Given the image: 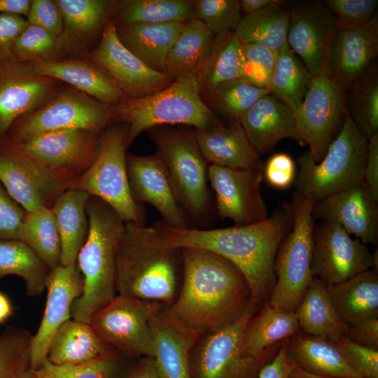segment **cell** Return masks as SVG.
<instances>
[{"label":"cell","mask_w":378,"mask_h":378,"mask_svg":"<svg viewBox=\"0 0 378 378\" xmlns=\"http://www.w3.org/2000/svg\"><path fill=\"white\" fill-rule=\"evenodd\" d=\"M294 312L300 330L304 334L326 337L333 342L344 337L346 324L333 308L327 286L316 277H313Z\"/></svg>","instance_id":"obj_37"},{"label":"cell","mask_w":378,"mask_h":378,"mask_svg":"<svg viewBox=\"0 0 378 378\" xmlns=\"http://www.w3.org/2000/svg\"><path fill=\"white\" fill-rule=\"evenodd\" d=\"M62 17L63 30L58 37L62 55L75 50L106 23L112 1L54 0Z\"/></svg>","instance_id":"obj_34"},{"label":"cell","mask_w":378,"mask_h":378,"mask_svg":"<svg viewBox=\"0 0 378 378\" xmlns=\"http://www.w3.org/2000/svg\"><path fill=\"white\" fill-rule=\"evenodd\" d=\"M135 360L114 348L76 365H57L46 360L35 370V378H124Z\"/></svg>","instance_id":"obj_45"},{"label":"cell","mask_w":378,"mask_h":378,"mask_svg":"<svg viewBox=\"0 0 378 378\" xmlns=\"http://www.w3.org/2000/svg\"><path fill=\"white\" fill-rule=\"evenodd\" d=\"M49 272L43 261L23 241L0 240V279L16 275L23 279L27 295L36 297L46 289Z\"/></svg>","instance_id":"obj_42"},{"label":"cell","mask_w":378,"mask_h":378,"mask_svg":"<svg viewBox=\"0 0 378 378\" xmlns=\"http://www.w3.org/2000/svg\"><path fill=\"white\" fill-rule=\"evenodd\" d=\"M13 314V307L9 298L0 291V325L5 323Z\"/></svg>","instance_id":"obj_63"},{"label":"cell","mask_w":378,"mask_h":378,"mask_svg":"<svg viewBox=\"0 0 378 378\" xmlns=\"http://www.w3.org/2000/svg\"><path fill=\"white\" fill-rule=\"evenodd\" d=\"M30 64L37 73L66 83L102 103L113 106L127 99L115 83L89 60L68 58Z\"/></svg>","instance_id":"obj_27"},{"label":"cell","mask_w":378,"mask_h":378,"mask_svg":"<svg viewBox=\"0 0 378 378\" xmlns=\"http://www.w3.org/2000/svg\"><path fill=\"white\" fill-rule=\"evenodd\" d=\"M32 0H0V14L27 15Z\"/></svg>","instance_id":"obj_61"},{"label":"cell","mask_w":378,"mask_h":378,"mask_svg":"<svg viewBox=\"0 0 378 378\" xmlns=\"http://www.w3.org/2000/svg\"><path fill=\"white\" fill-rule=\"evenodd\" d=\"M370 269L377 270V251L351 235L336 221L321 220L312 234L311 270L326 286Z\"/></svg>","instance_id":"obj_14"},{"label":"cell","mask_w":378,"mask_h":378,"mask_svg":"<svg viewBox=\"0 0 378 378\" xmlns=\"http://www.w3.org/2000/svg\"><path fill=\"white\" fill-rule=\"evenodd\" d=\"M378 200V133L368 141V152L363 182Z\"/></svg>","instance_id":"obj_59"},{"label":"cell","mask_w":378,"mask_h":378,"mask_svg":"<svg viewBox=\"0 0 378 378\" xmlns=\"http://www.w3.org/2000/svg\"><path fill=\"white\" fill-rule=\"evenodd\" d=\"M367 152L368 140L349 114L319 162L316 163L308 151L298 158L295 192L314 206L330 195L363 183Z\"/></svg>","instance_id":"obj_7"},{"label":"cell","mask_w":378,"mask_h":378,"mask_svg":"<svg viewBox=\"0 0 378 378\" xmlns=\"http://www.w3.org/2000/svg\"><path fill=\"white\" fill-rule=\"evenodd\" d=\"M239 122L260 155L272 150L284 139H291L304 145L293 111L270 94L260 98Z\"/></svg>","instance_id":"obj_26"},{"label":"cell","mask_w":378,"mask_h":378,"mask_svg":"<svg viewBox=\"0 0 378 378\" xmlns=\"http://www.w3.org/2000/svg\"><path fill=\"white\" fill-rule=\"evenodd\" d=\"M147 132L165 164L190 223L204 225L211 218L214 205L208 185V162L197 145L194 129L163 125Z\"/></svg>","instance_id":"obj_6"},{"label":"cell","mask_w":378,"mask_h":378,"mask_svg":"<svg viewBox=\"0 0 378 378\" xmlns=\"http://www.w3.org/2000/svg\"><path fill=\"white\" fill-rule=\"evenodd\" d=\"M112 349L90 323L71 318L55 332L47 360L57 365H76L93 360Z\"/></svg>","instance_id":"obj_31"},{"label":"cell","mask_w":378,"mask_h":378,"mask_svg":"<svg viewBox=\"0 0 378 378\" xmlns=\"http://www.w3.org/2000/svg\"><path fill=\"white\" fill-rule=\"evenodd\" d=\"M153 358L161 378H190L188 355L194 342L176 332L158 316L150 319Z\"/></svg>","instance_id":"obj_41"},{"label":"cell","mask_w":378,"mask_h":378,"mask_svg":"<svg viewBox=\"0 0 378 378\" xmlns=\"http://www.w3.org/2000/svg\"><path fill=\"white\" fill-rule=\"evenodd\" d=\"M288 340L284 341L274 357L262 368L258 378H289L295 364L287 355Z\"/></svg>","instance_id":"obj_58"},{"label":"cell","mask_w":378,"mask_h":378,"mask_svg":"<svg viewBox=\"0 0 378 378\" xmlns=\"http://www.w3.org/2000/svg\"><path fill=\"white\" fill-rule=\"evenodd\" d=\"M90 195L77 188L66 189L51 207L61 239V263L75 262L88 233L87 205Z\"/></svg>","instance_id":"obj_33"},{"label":"cell","mask_w":378,"mask_h":378,"mask_svg":"<svg viewBox=\"0 0 378 378\" xmlns=\"http://www.w3.org/2000/svg\"><path fill=\"white\" fill-rule=\"evenodd\" d=\"M127 131L126 124L115 123L101 134L94 161L73 188L104 201L125 222L144 226L146 209L133 199L128 181Z\"/></svg>","instance_id":"obj_8"},{"label":"cell","mask_w":378,"mask_h":378,"mask_svg":"<svg viewBox=\"0 0 378 378\" xmlns=\"http://www.w3.org/2000/svg\"><path fill=\"white\" fill-rule=\"evenodd\" d=\"M161 303L117 295L90 320L99 337L113 348L137 359L153 356L151 318Z\"/></svg>","instance_id":"obj_12"},{"label":"cell","mask_w":378,"mask_h":378,"mask_svg":"<svg viewBox=\"0 0 378 378\" xmlns=\"http://www.w3.org/2000/svg\"><path fill=\"white\" fill-rule=\"evenodd\" d=\"M88 60L106 74L127 99L150 94L172 83L165 74L148 67L122 45L108 18L99 43Z\"/></svg>","instance_id":"obj_19"},{"label":"cell","mask_w":378,"mask_h":378,"mask_svg":"<svg viewBox=\"0 0 378 378\" xmlns=\"http://www.w3.org/2000/svg\"><path fill=\"white\" fill-rule=\"evenodd\" d=\"M241 50L245 60L243 78L269 90L279 51L253 43H241Z\"/></svg>","instance_id":"obj_50"},{"label":"cell","mask_w":378,"mask_h":378,"mask_svg":"<svg viewBox=\"0 0 378 378\" xmlns=\"http://www.w3.org/2000/svg\"><path fill=\"white\" fill-rule=\"evenodd\" d=\"M344 337L357 344L378 349V318L352 326L346 324Z\"/></svg>","instance_id":"obj_57"},{"label":"cell","mask_w":378,"mask_h":378,"mask_svg":"<svg viewBox=\"0 0 378 378\" xmlns=\"http://www.w3.org/2000/svg\"><path fill=\"white\" fill-rule=\"evenodd\" d=\"M338 24L364 23L377 13V0H323Z\"/></svg>","instance_id":"obj_52"},{"label":"cell","mask_w":378,"mask_h":378,"mask_svg":"<svg viewBox=\"0 0 378 378\" xmlns=\"http://www.w3.org/2000/svg\"><path fill=\"white\" fill-rule=\"evenodd\" d=\"M378 55V15L364 23L339 24L329 58L328 78L346 91Z\"/></svg>","instance_id":"obj_22"},{"label":"cell","mask_w":378,"mask_h":378,"mask_svg":"<svg viewBox=\"0 0 378 378\" xmlns=\"http://www.w3.org/2000/svg\"><path fill=\"white\" fill-rule=\"evenodd\" d=\"M100 135L83 130H64L44 133L13 144L50 172L74 187L78 178L94 161Z\"/></svg>","instance_id":"obj_16"},{"label":"cell","mask_w":378,"mask_h":378,"mask_svg":"<svg viewBox=\"0 0 378 378\" xmlns=\"http://www.w3.org/2000/svg\"><path fill=\"white\" fill-rule=\"evenodd\" d=\"M115 123L118 121L112 105L68 88L58 91L40 108L18 118L3 139L18 143L39 134L64 130L102 134Z\"/></svg>","instance_id":"obj_11"},{"label":"cell","mask_w":378,"mask_h":378,"mask_svg":"<svg viewBox=\"0 0 378 378\" xmlns=\"http://www.w3.org/2000/svg\"><path fill=\"white\" fill-rule=\"evenodd\" d=\"M108 18L115 25L186 22L196 18L194 0L112 1Z\"/></svg>","instance_id":"obj_36"},{"label":"cell","mask_w":378,"mask_h":378,"mask_svg":"<svg viewBox=\"0 0 378 378\" xmlns=\"http://www.w3.org/2000/svg\"><path fill=\"white\" fill-rule=\"evenodd\" d=\"M259 309L253 302L234 323L195 340L188 355L190 378H258L262 368L274 357L284 342L257 355L242 354L244 332Z\"/></svg>","instance_id":"obj_9"},{"label":"cell","mask_w":378,"mask_h":378,"mask_svg":"<svg viewBox=\"0 0 378 378\" xmlns=\"http://www.w3.org/2000/svg\"><path fill=\"white\" fill-rule=\"evenodd\" d=\"M86 240L76 262L83 278V291L72 304L71 318L89 323L117 295L115 260L125 222L108 204L90 196Z\"/></svg>","instance_id":"obj_4"},{"label":"cell","mask_w":378,"mask_h":378,"mask_svg":"<svg viewBox=\"0 0 378 378\" xmlns=\"http://www.w3.org/2000/svg\"><path fill=\"white\" fill-rule=\"evenodd\" d=\"M338 26L323 1H300L290 8L286 41L313 77H328L329 58Z\"/></svg>","instance_id":"obj_17"},{"label":"cell","mask_w":378,"mask_h":378,"mask_svg":"<svg viewBox=\"0 0 378 378\" xmlns=\"http://www.w3.org/2000/svg\"><path fill=\"white\" fill-rule=\"evenodd\" d=\"M26 244L51 271L61 263V239L51 208L26 211L20 234Z\"/></svg>","instance_id":"obj_43"},{"label":"cell","mask_w":378,"mask_h":378,"mask_svg":"<svg viewBox=\"0 0 378 378\" xmlns=\"http://www.w3.org/2000/svg\"><path fill=\"white\" fill-rule=\"evenodd\" d=\"M59 83L37 73L30 63L13 59L0 64V139L18 118L50 100Z\"/></svg>","instance_id":"obj_20"},{"label":"cell","mask_w":378,"mask_h":378,"mask_svg":"<svg viewBox=\"0 0 378 378\" xmlns=\"http://www.w3.org/2000/svg\"><path fill=\"white\" fill-rule=\"evenodd\" d=\"M287 355L296 366L309 373L331 378H362L346 362L334 342L304 333L289 338Z\"/></svg>","instance_id":"obj_30"},{"label":"cell","mask_w":378,"mask_h":378,"mask_svg":"<svg viewBox=\"0 0 378 378\" xmlns=\"http://www.w3.org/2000/svg\"><path fill=\"white\" fill-rule=\"evenodd\" d=\"M26 211L0 183V240L19 239Z\"/></svg>","instance_id":"obj_53"},{"label":"cell","mask_w":378,"mask_h":378,"mask_svg":"<svg viewBox=\"0 0 378 378\" xmlns=\"http://www.w3.org/2000/svg\"><path fill=\"white\" fill-rule=\"evenodd\" d=\"M216 39L200 20L186 22L166 59L164 74L171 83L195 75L211 54Z\"/></svg>","instance_id":"obj_32"},{"label":"cell","mask_w":378,"mask_h":378,"mask_svg":"<svg viewBox=\"0 0 378 378\" xmlns=\"http://www.w3.org/2000/svg\"><path fill=\"white\" fill-rule=\"evenodd\" d=\"M244 65L235 31L216 36L211 54L196 74L201 95L206 97L222 83L243 78Z\"/></svg>","instance_id":"obj_39"},{"label":"cell","mask_w":378,"mask_h":378,"mask_svg":"<svg viewBox=\"0 0 378 378\" xmlns=\"http://www.w3.org/2000/svg\"><path fill=\"white\" fill-rule=\"evenodd\" d=\"M349 114L368 141L378 133V66L375 62L346 90Z\"/></svg>","instance_id":"obj_44"},{"label":"cell","mask_w":378,"mask_h":378,"mask_svg":"<svg viewBox=\"0 0 378 378\" xmlns=\"http://www.w3.org/2000/svg\"><path fill=\"white\" fill-rule=\"evenodd\" d=\"M0 183L26 211L51 208L60 194L73 188L4 139H0Z\"/></svg>","instance_id":"obj_15"},{"label":"cell","mask_w":378,"mask_h":378,"mask_svg":"<svg viewBox=\"0 0 378 378\" xmlns=\"http://www.w3.org/2000/svg\"><path fill=\"white\" fill-rule=\"evenodd\" d=\"M113 109L118 123L127 125V147L153 127L178 125L202 130L218 120L201 95L196 74L150 94L127 99L113 105Z\"/></svg>","instance_id":"obj_5"},{"label":"cell","mask_w":378,"mask_h":378,"mask_svg":"<svg viewBox=\"0 0 378 378\" xmlns=\"http://www.w3.org/2000/svg\"><path fill=\"white\" fill-rule=\"evenodd\" d=\"M32 338L27 330L12 326L0 335V378H35Z\"/></svg>","instance_id":"obj_47"},{"label":"cell","mask_w":378,"mask_h":378,"mask_svg":"<svg viewBox=\"0 0 378 378\" xmlns=\"http://www.w3.org/2000/svg\"><path fill=\"white\" fill-rule=\"evenodd\" d=\"M300 332L294 312L267 302L250 319L241 340V351L246 356L257 355Z\"/></svg>","instance_id":"obj_35"},{"label":"cell","mask_w":378,"mask_h":378,"mask_svg":"<svg viewBox=\"0 0 378 378\" xmlns=\"http://www.w3.org/2000/svg\"><path fill=\"white\" fill-rule=\"evenodd\" d=\"M295 177V162L286 153H276L264 164L263 178L274 188L287 189L294 183Z\"/></svg>","instance_id":"obj_54"},{"label":"cell","mask_w":378,"mask_h":378,"mask_svg":"<svg viewBox=\"0 0 378 378\" xmlns=\"http://www.w3.org/2000/svg\"><path fill=\"white\" fill-rule=\"evenodd\" d=\"M289 378H331L315 375L304 371L295 365H294L290 374Z\"/></svg>","instance_id":"obj_64"},{"label":"cell","mask_w":378,"mask_h":378,"mask_svg":"<svg viewBox=\"0 0 378 378\" xmlns=\"http://www.w3.org/2000/svg\"><path fill=\"white\" fill-rule=\"evenodd\" d=\"M28 25L27 19L23 16L0 14V64L14 59V42Z\"/></svg>","instance_id":"obj_56"},{"label":"cell","mask_w":378,"mask_h":378,"mask_svg":"<svg viewBox=\"0 0 378 378\" xmlns=\"http://www.w3.org/2000/svg\"><path fill=\"white\" fill-rule=\"evenodd\" d=\"M290 7L285 1L242 16L235 30L241 43H253L279 51L286 43Z\"/></svg>","instance_id":"obj_38"},{"label":"cell","mask_w":378,"mask_h":378,"mask_svg":"<svg viewBox=\"0 0 378 378\" xmlns=\"http://www.w3.org/2000/svg\"><path fill=\"white\" fill-rule=\"evenodd\" d=\"M333 342L348 365L362 378H378V349L357 344L345 337Z\"/></svg>","instance_id":"obj_51"},{"label":"cell","mask_w":378,"mask_h":378,"mask_svg":"<svg viewBox=\"0 0 378 378\" xmlns=\"http://www.w3.org/2000/svg\"><path fill=\"white\" fill-rule=\"evenodd\" d=\"M314 220H332L365 244L378 241V200L363 183L313 206Z\"/></svg>","instance_id":"obj_24"},{"label":"cell","mask_w":378,"mask_h":378,"mask_svg":"<svg viewBox=\"0 0 378 378\" xmlns=\"http://www.w3.org/2000/svg\"><path fill=\"white\" fill-rule=\"evenodd\" d=\"M127 172L131 194L136 203L152 205L162 221L169 226L192 227L178 203L165 164L158 151L146 156L128 154Z\"/></svg>","instance_id":"obj_21"},{"label":"cell","mask_w":378,"mask_h":378,"mask_svg":"<svg viewBox=\"0 0 378 378\" xmlns=\"http://www.w3.org/2000/svg\"><path fill=\"white\" fill-rule=\"evenodd\" d=\"M181 253L179 293L158 316L195 342L237 321L254 302L246 278L229 260L197 248H182Z\"/></svg>","instance_id":"obj_1"},{"label":"cell","mask_w":378,"mask_h":378,"mask_svg":"<svg viewBox=\"0 0 378 378\" xmlns=\"http://www.w3.org/2000/svg\"><path fill=\"white\" fill-rule=\"evenodd\" d=\"M293 223L277 250L274 260L276 281L270 296L271 305L295 312L313 279L311 270L314 204L293 192Z\"/></svg>","instance_id":"obj_10"},{"label":"cell","mask_w":378,"mask_h":378,"mask_svg":"<svg viewBox=\"0 0 378 378\" xmlns=\"http://www.w3.org/2000/svg\"><path fill=\"white\" fill-rule=\"evenodd\" d=\"M185 22L135 23L115 25L122 45L150 69L164 74L167 55Z\"/></svg>","instance_id":"obj_28"},{"label":"cell","mask_w":378,"mask_h":378,"mask_svg":"<svg viewBox=\"0 0 378 378\" xmlns=\"http://www.w3.org/2000/svg\"><path fill=\"white\" fill-rule=\"evenodd\" d=\"M200 151L210 164L232 169H263L260 154L239 122L225 125L218 119L205 129H194Z\"/></svg>","instance_id":"obj_25"},{"label":"cell","mask_w":378,"mask_h":378,"mask_svg":"<svg viewBox=\"0 0 378 378\" xmlns=\"http://www.w3.org/2000/svg\"><path fill=\"white\" fill-rule=\"evenodd\" d=\"M276 0H241L240 6L244 15L252 14L262 10Z\"/></svg>","instance_id":"obj_62"},{"label":"cell","mask_w":378,"mask_h":378,"mask_svg":"<svg viewBox=\"0 0 378 378\" xmlns=\"http://www.w3.org/2000/svg\"><path fill=\"white\" fill-rule=\"evenodd\" d=\"M48 290L44 313L37 330L33 335L31 358L34 370L47 360L50 340L56 330L71 318L74 302L83 291V278L77 262L59 265L50 271L46 282Z\"/></svg>","instance_id":"obj_23"},{"label":"cell","mask_w":378,"mask_h":378,"mask_svg":"<svg viewBox=\"0 0 378 378\" xmlns=\"http://www.w3.org/2000/svg\"><path fill=\"white\" fill-rule=\"evenodd\" d=\"M327 291L343 323L352 326L378 318V270L370 269L327 286Z\"/></svg>","instance_id":"obj_29"},{"label":"cell","mask_w":378,"mask_h":378,"mask_svg":"<svg viewBox=\"0 0 378 378\" xmlns=\"http://www.w3.org/2000/svg\"><path fill=\"white\" fill-rule=\"evenodd\" d=\"M348 115L346 90L328 77H314L294 116L299 135L316 163L323 158Z\"/></svg>","instance_id":"obj_13"},{"label":"cell","mask_w":378,"mask_h":378,"mask_svg":"<svg viewBox=\"0 0 378 378\" xmlns=\"http://www.w3.org/2000/svg\"><path fill=\"white\" fill-rule=\"evenodd\" d=\"M124 378H161L152 357L136 359Z\"/></svg>","instance_id":"obj_60"},{"label":"cell","mask_w":378,"mask_h":378,"mask_svg":"<svg viewBox=\"0 0 378 378\" xmlns=\"http://www.w3.org/2000/svg\"><path fill=\"white\" fill-rule=\"evenodd\" d=\"M182 276L181 248L168 245L153 226L125 222L116 254L117 295L169 305Z\"/></svg>","instance_id":"obj_3"},{"label":"cell","mask_w":378,"mask_h":378,"mask_svg":"<svg viewBox=\"0 0 378 378\" xmlns=\"http://www.w3.org/2000/svg\"><path fill=\"white\" fill-rule=\"evenodd\" d=\"M268 94H270L268 89L240 78L222 83L206 98L208 106L215 113L217 112L230 122H239L260 98Z\"/></svg>","instance_id":"obj_46"},{"label":"cell","mask_w":378,"mask_h":378,"mask_svg":"<svg viewBox=\"0 0 378 378\" xmlns=\"http://www.w3.org/2000/svg\"><path fill=\"white\" fill-rule=\"evenodd\" d=\"M26 19L29 24L41 27L57 37L62 32V17L55 1L32 0Z\"/></svg>","instance_id":"obj_55"},{"label":"cell","mask_w":378,"mask_h":378,"mask_svg":"<svg viewBox=\"0 0 378 378\" xmlns=\"http://www.w3.org/2000/svg\"><path fill=\"white\" fill-rule=\"evenodd\" d=\"M208 177L215 195V209L220 218L244 226L268 218L261 194L263 169H232L209 164Z\"/></svg>","instance_id":"obj_18"},{"label":"cell","mask_w":378,"mask_h":378,"mask_svg":"<svg viewBox=\"0 0 378 378\" xmlns=\"http://www.w3.org/2000/svg\"><path fill=\"white\" fill-rule=\"evenodd\" d=\"M15 60L31 63L62 59L59 38L41 27L29 24L13 46Z\"/></svg>","instance_id":"obj_48"},{"label":"cell","mask_w":378,"mask_h":378,"mask_svg":"<svg viewBox=\"0 0 378 378\" xmlns=\"http://www.w3.org/2000/svg\"><path fill=\"white\" fill-rule=\"evenodd\" d=\"M293 217L291 202H284L272 216L248 225L176 228L161 220L153 227L172 247L202 248L231 262L246 278L253 301L261 307L268 302L274 286L276 254L292 227Z\"/></svg>","instance_id":"obj_2"},{"label":"cell","mask_w":378,"mask_h":378,"mask_svg":"<svg viewBox=\"0 0 378 378\" xmlns=\"http://www.w3.org/2000/svg\"><path fill=\"white\" fill-rule=\"evenodd\" d=\"M196 19L219 36L234 31L242 18L239 0H195Z\"/></svg>","instance_id":"obj_49"},{"label":"cell","mask_w":378,"mask_h":378,"mask_svg":"<svg viewBox=\"0 0 378 378\" xmlns=\"http://www.w3.org/2000/svg\"><path fill=\"white\" fill-rule=\"evenodd\" d=\"M313 78L286 41L278 52L269 85L270 94L294 114L303 102Z\"/></svg>","instance_id":"obj_40"}]
</instances>
